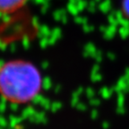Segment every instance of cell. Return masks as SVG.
Returning <instances> with one entry per match:
<instances>
[{
	"instance_id": "obj_1",
	"label": "cell",
	"mask_w": 129,
	"mask_h": 129,
	"mask_svg": "<svg viewBox=\"0 0 129 129\" xmlns=\"http://www.w3.org/2000/svg\"><path fill=\"white\" fill-rule=\"evenodd\" d=\"M41 88L42 76L32 63L14 59L0 67V95L6 101L25 104L33 101Z\"/></svg>"
},
{
	"instance_id": "obj_2",
	"label": "cell",
	"mask_w": 129,
	"mask_h": 129,
	"mask_svg": "<svg viewBox=\"0 0 129 129\" xmlns=\"http://www.w3.org/2000/svg\"><path fill=\"white\" fill-rule=\"evenodd\" d=\"M27 0H0V14H12L25 5Z\"/></svg>"
},
{
	"instance_id": "obj_3",
	"label": "cell",
	"mask_w": 129,
	"mask_h": 129,
	"mask_svg": "<svg viewBox=\"0 0 129 129\" xmlns=\"http://www.w3.org/2000/svg\"><path fill=\"white\" fill-rule=\"evenodd\" d=\"M122 12L129 19V0H122Z\"/></svg>"
}]
</instances>
